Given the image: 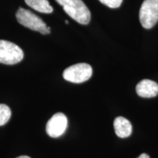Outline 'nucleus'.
Instances as JSON below:
<instances>
[{"mask_svg":"<svg viewBox=\"0 0 158 158\" xmlns=\"http://www.w3.org/2000/svg\"><path fill=\"white\" fill-rule=\"evenodd\" d=\"M15 16L19 23L23 27H27L31 30L39 31L43 35L50 33V27H47L46 23L40 18L29 10L20 7L16 12Z\"/></svg>","mask_w":158,"mask_h":158,"instance_id":"obj_2","label":"nucleus"},{"mask_svg":"<svg viewBox=\"0 0 158 158\" xmlns=\"http://www.w3.org/2000/svg\"><path fill=\"white\" fill-rule=\"evenodd\" d=\"M22 49L15 43L0 40V63L5 64H15L22 61Z\"/></svg>","mask_w":158,"mask_h":158,"instance_id":"obj_3","label":"nucleus"},{"mask_svg":"<svg viewBox=\"0 0 158 158\" xmlns=\"http://www.w3.org/2000/svg\"><path fill=\"white\" fill-rule=\"evenodd\" d=\"M27 5L43 13H51L53 12V7H51L48 0H25Z\"/></svg>","mask_w":158,"mask_h":158,"instance_id":"obj_9","label":"nucleus"},{"mask_svg":"<svg viewBox=\"0 0 158 158\" xmlns=\"http://www.w3.org/2000/svg\"><path fill=\"white\" fill-rule=\"evenodd\" d=\"M68 21H65V23H66V24H68Z\"/></svg>","mask_w":158,"mask_h":158,"instance_id":"obj_14","label":"nucleus"},{"mask_svg":"<svg viewBox=\"0 0 158 158\" xmlns=\"http://www.w3.org/2000/svg\"><path fill=\"white\" fill-rule=\"evenodd\" d=\"M69 16L81 24H88L91 20L89 10L82 0H56Z\"/></svg>","mask_w":158,"mask_h":158,"instance_id":"obj_1","label":"nucleus"},{"mask_svg":"<svg viewBox=\"0 0 158 158\" xmlns=\"http://www.w3.org/2000/svg\"><path fill=\"white\" fill-rule=\"evenodd\" d=\"M11 116V110L7 105L0 104V126H2L9 121Z\"/></svg>","mask_w":158,"mask_h":158,"instance_id":"obj_10","label":"nucleus"},{"mask_svg":"<svg viewBox=\"0 0 158 158\" xmlns=\"http://www.w3.org/2000/svg\"><path fill=\"white\" fill-rule=\"evenodd\" d=\"M92 68L86 63H78L66 68L63 78L68 81L80 84L86 81L92 77Z\"/></svg>","mask_w":158,"mask_h":158,"instance_id":"obj_5","label":"nucleus"},{"mask_svg":"<svg viewBox=\"0 0 158 158\" xmlns=\"http://www.w3.org/2000/svg\"><path fill=\"white\" fill-rule=\"evenodd\" d=\"M16 158H31L28 157V156H19V157H18Z\"/></svg>","mask_w":158,"mask_h":158,"instance_id":"obj_13","label":"nucleus"},{"mask_svg":"<svg viewBox=\"0 0 158 158\" xmlns=\"http://www.w3.org/2000/svg\"><path fill=\"white\" fill-rule=\"evenodd\" d=\"M99 1L110 8H117L122 5L123 0H99Z\"/></svg>","mask_w":158,"mask_h":158,"instance_id":"obj_11","label":"nucleus"},{"mask_svg":"<svg viewBox=\"0 0 158 158\" xmlns=\"http://www.w3.org/2000/svg\"><path fill=\"white\" fill-rule=\"evenodd\" d=\"M136 92L141 98H155L158 94V84L153 81L144 79L136 86Z\"/></svg>","mask_w":158,"mask_h":158,"instance_id":"obj_7","label":"nucleus"},{"mask_svg":"<svg viewBox=\"0 0 158 158\" xmlns=\"http://www.w3.org/2000/svg\"><path fill=\"white\" fill-rule=\"evenodd\" d=\"M138 158H150V157H149V155H147V154L143 153V154H142V155H140Z\"/></svg>","mask_w":158,"mask_h":158,"instance_id":"obj_12","label":"nucleus"},{"mask_svg":"<svg viewBox=\"0 0 158 158\" xmlns=\"http://www.w3.org/2000/svg\"><path fill=\"white\" fill-rule=\"evenodd\" d=\"M142 27L151 29L158 21V0H144L139 11Z\"/></svg>","mask_w":158,"mask_h":158,"instance_id":"obj_4","label":"nucleus"},{"mask_svg":"<svg viewBox=\"0 0 158 158\" xmlns=\"http://www.w3.org/2000/svg\"><path fill=\"white\" fill-rule=\"evenodd\" d=\"M114 130L116 135L119 138H127L132 133V124L127 118L122 116H118L114 122Z\"/></svg>","mask_w":158,"mask_h":158,"instance_id":"obj_8","label":"nucleus"},{"mask_svg":"<svg viewBox=\"0 0 158 158\" xmlns=\"http://www.w3.org/2000/svg\"><path fill=\"white\" fill-rule=\"evenodd\" d=\"M68 127V118L62 113H56L46 124V133L51 138H58L64 134Z\"/></svg>","mask_w":158,"mask_h":158,"instance_id":"obj_6","label":"nucleus"}]
</instances>
